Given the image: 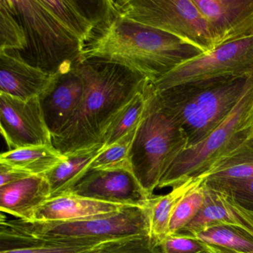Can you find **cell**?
Returning a JSON list of instances; mask_svg holds the SVG:
<instances>
[{
    "instance_id": "obj_1",
    "label": "cell",
    "mask_w": 253,
    "mask_h": 253,
    "mask_svg": "<svg viewBox=\"0 0 253 253\" xmlns=\"http://www.w3.org/2000/svg\"><path fill=\"white\" fill-rule=\"evenodd\" d=\"M204 52L169 34L127 20L110 8L83 44L84 59L121 65L155 84Z\"/></svg>"
},
{
    "instance_id": "obj_2",
    "label": "cell",
    "mask_w": 253,
    "mask_h": 253,
    "mask_svg": "<svg viewBox=\"0 0 253 253\" xmlns=\"http://www.w3.org/2000/svg\"><path fill=\"white\" fill-rule=\"evenodd\" d=\"M84 93L75 116L57 135L53 146L65 157L102 147L114 118L149 81L130 69L98 59L78 65Z\"/></svg>"
},
{
    "instance_id": "obj_3",
    "label": "cell",
    "mask_w": 253,
    "mask_h": 253,
    "mask_svg": "<svg viewBox=\"0 0 253 253\" xmlns=\"http://www.w3.org/2000/svg\"><path fill=\"white\" fill-rule=\"evenodd\" d=\"M253 75L188 83L155 91L161 109L183 131L187 148L192 147L207 138L227 118Z\"/></svg>"
},
{
    "instance_id": "obj_4",
    "label": "cell",
    "mask_w": 253,
    "mask_h": 253,
    "mask_svg": "<svg viewBox=\"0 0 253 253\" xmlns=\"http://www.w3.org/2000/svg\"><path fill=\"white\" fill-rule=\"evenodd\" d=\"M150 206L124 207L118 214L68 221L8 220L3 214L0 236L29 238L48 244L94 246L134 235H150Z\"/></svg>"
},
{
    "instance_id": "obj_5",
    "label": "cell",
    "mask_w": 253,
    "mask_h": 253,
    "mask_svg": "<svg viewBox=\"0 0 253 253\" xmlns=\"http://www.w3.org/2000/svg\"><path fill=\"white\" fill-rule=\"evenodd\" d=\"M7 2L23 27L27 42L21 52L7 53L52 75L69 72L84 60L82 43L41 0H7Z\"/></svg>"
},
{
    "instance_id": "obj_6",
    "label": "cell",
    "mask_w": 253,
    "mask_h": 253,
    "mask_svg": "<svg viewBox=\"0 0 253 253\" xmlns=\"http://www.w3.org/2000/svg\"><path fill=\"white\" fill-rule=\"evenodd\" d=\"M253 136V75L233 110L207 138L186 148L163 175L158 188H175L202 178L222 158Z\"/></svg>"
},
{
    "instance_id": "obj_7",
    "label": "cell",
    "mask_w": 253,
    "mask_h": 253,
    "mask_svg": "<svg viewBox=\"0 0 253 253\" xmlns=\"http://www.w3.org/2000/svg\"><path fill=\"white\" fill-rule=\"evenodd\" d=\"M186 148V137L161 109L152 84L146 113L129 155L133 173L149 196H153L163 175Z\"/></svg>"
},
{
    "instance_id": "obj_8",
    "label": "cell",
    "mask_w": 253,
    "mask_h": 253,
    "mask_svg": "<svg viewBox=\"0 0 253 253\" xmlns=\"http://www.w3.org/2000/svg\"><path fill=\"white\" fill-rule=\"evenodd\" d=\"M123 18L173 35L207 53L214 49L207 23L193 0H109Z\"/></svg>"
},
{
    "instance_id": "obj_9",
    "label": "cell",
    "mask_w": 253,
    "mask_h": 253,
    "mask_svg": "<svg viewBox=\"0 0 253 253\" xmlns=\"http://www.w3.org/2000/svg\"><path fill=\"white\" fill-rule=\"evenodd\" d=\"M253 74V37L220 45L177 66L153 84L157 91L188 83Z\"/></svg>"
},
{
    "instance_id": "obj_10",
    "label": "cell",
    "mask_w": 253,
    "mask_h": 253,
    "mask_svg": "<svg viewBox=\"0 0 253 253\" xmlns=\"http://www.w3.org/2000/svg\"><path fill=\"white\" fill-rule=\"evenodd\" d=\"M0 126L9 151L53 146L40 97L22 100L0 93Z\"/></svg>"
},
{
    "instance_id": "obj_11",
    "label": "cell",
    "mask_w": 253,
    "mask_h": 253,
    "mask_svg": "<svg viewBox=\"0 0 253 253\" xmlns=\"http://www.w3.org/2000/svg\"><path fill=\"white\" fill-rule=\"evenodd\" d=\"M69 193L100 202L125 207H148L152 196L131 170L90 169Z\"/></svg>"
},
{
    "instance_id": "obj_12",
    "label": "cell",
    "mask_w": 253,
    "mask_h": 253,
    "mask_svg": "<svg viewBox=\"0 0 253 253\" xmlns=\"http://www.w3.org/2000/svg\"><path fill=\"white\" fill-rule=\"evenodd\" d=\"M214 48L253 37V0H193Z\"/></svg>"
},
{
    "instance_id": "obj_13",
    "label": "cell",
    "mask_w": 253,
    "mask_h": 253,
    "mask_svg": "<svg viewBox=\"0 0 253 253\" xmlns=\"http://www.w3.org/2000/svg\"><path fill=\"white\" fill-rule=\"evenodd\" d=\"M77 66L69 72L57 75L52 85L40 97L44 118L52 137L70 122L82 100L84 82Z\"/></svg>"
},
{
    "instance_id": "obj_14",
    "label": "cell",
    "mask_w": 253,
    "mask_h": 253,
    "mask_svg": "<svg viewBox=\"0 0 253 253\" xmlns=\"http://www.w3.org/2000/svg\"><path fill=\"white\" fill-rule=\"evenodd\" d=\"M57 75L45 73L19 57L0 51V93L22 100L40 97Z\"/></svg>"
},
{
    "instance_id": "obj_15",
    "label": "cell",
    "mask_w": 253,
    "mask_h": 253,
    "mask_svg": "<svg viewBox=\"0 0 253 253\" xmlns=\"http://www.w3.org/2000/svg\"><path fill=\"white\" fill-rule=\"evenodd\" d=\"M205 187V201L195 218L178 233L193 236L212 226H237L253 235V216L226 194Z\"/></svg>"
},
{
    "instance_id": "obj_16",
    "label": "cell",
    "mask_w": 253,
    "mask_h": 253,
    "mask_svg": "<svg viewBox=\"0 0 253 253\" xmlns=\"http://www.w3.org/2000/svg\"><path fill=\"white\" fill-rule=\"evenodd\" d=\"M124 207L67 193L45 201L35 211L33 221L98 218L118 214Z\"/></svg>"
},
{
    "instance_id": "obj_17",
    "label": "cell",
    "mask_w": 253,
    "mask_h": 253,
    "mask_svg": "<svg viewBox=\"0 0 253 253\" xmlns=\"http://www.w3.org/2000/svg\"><path fill=\"white\" fill-rule=\"evenodd\" d=\"M41 2L82 45L109 9V0H41Z\"/></svg>"
},
{
    "instance_id": "obj_18",
    "label": "cell",
    "mask_w": 253,
    "mask_h": 253,
    "mask_svg": "<svg viewBox=\"0 0 253 253\" xmlns=\"http://www.w3.org/2000/svg\"><path fill=\"white\" fill-rule=\"evenodd\" d=\"M51 198L49 183L43 175H32L0 186V210L17 219L33 221L35 211Z\"/></svg>"
},
{
    "instance_id": "obj_19",
    "label": "cell",
    "mask_w": 253,
    "mask_h": 253,
    "mask_svg": "<svg viewBox=\"0 0 253 253\" xmlns=\"http://www.w3.org/2000/svg\"><path fill=\"white\" fill-rule=\"evenodd\" d=\"M102 147L74 154L43 174L51 188V198L69 193L90 169Z\"/></svg>"
},
{
    "instance_id": "obj_20",
    "label": "cell",
    "mask_w": 253,
    "mask_h": 253,
    "mask_svg": "<svg viewBox=\"0 0 253 253\" xmlns=\"http://www.w3.org/2000/svg\"><path fill=\"white\" fill-rule=\"evenodd\" d=\"M66 159L54 146L47 145L8 150L1 154L0 163L32 175H43Z\"/></svg>"
},
{
    "instance_id": "obj_21",
    "label": "cell",
    "mask_w": 253,
    "mask_h": 253,
    "mask_svg": "<svg viewBox=\"0 0 253 253\" xmlns=\"http://www.w3.org/2000/svg\"><path fill=\"white\" fill-rule=\"evenodd\" d=\"M152 88V83L148 82L120 111L106 131L101 149L137 130L144 118Z\"/></svg>"
},
{
    "instance_id": "obj_22",
    "label": "cell",
    "mask_w": 253,
    "mask_h": 253,
    "mask_svg": "<svg viewBox=\"0 0 253 253\" xmlns=\"http://www.w3.org/2000/svg\"><path fill=\"white\" fill-rule=\"evenodd\" d=\"M204 181V178L192 179L173 188L167 195H153L151 199L150 235L157 245L168 235L171 217L180 200L191 189Z\"/></svg>"
},
{
    "instance_id": "obj_23",
    "label": "cell",
    "mask_w": 253,
    "mask_h": 253,
    "mask_svg": "<svg viewBox=\"0 0 253 253\" xmlns=\"http://www.w3.org/2000/svg\"><path fill=\"white\" fill-rule=\"evenodd\" d=\"M253 177V136L219 161L202 178L239 180Z\"/></svg>"
},
{
    "instance_id": "obj_24",
    "label": "cell",
    "mask_w": 253,
    "mask_h": 253,
    "mask_svg": "<svg viewBox=\"0 0 253 253\" xmlns=\"http://www.w3.org/2000/svg\"><path fill=\"white\" fill-rule=\"evenodd\" d=\"M106 243L94 246H80L48 244L29 238L0 236V253H97Z\"/></svg>"
},
{
    "instance_id": "obj_25",
    "label": "cell",
    "mask_w": 253,
    "mask_h": 253,
    "mask_svg": "<svg viewBox=\"0 0 253 253\" xmlns=\"http://www.w3.org/2000/svg\"><path fill=\"white\" fill-rule=\"evenodd\" d=\"M192 237L209 245L240 253H252L253 252V235L237 226L229 225L212 226Z\"/></svg>"
},
{
    "instance_id": "obj_26",
    "label": "cell",
    "mask_w": 253,
    "mask_h": 253,
    "mask_svg": "<svg viewBox=\"0 0 253 253\" xmlns=\"http://www.w3.org/2000/svg\"><path fill=\"white\" fill-rule=\"evenodd\" d=\"M26 45L24 31L7 0H0V51L21 52Z\"/></svg>"
},
{
    "instance_id": "obj_27",
    "label": "cell",
    "mask_w": 253,
    "mask_h": 253,
    "mask_svg": "<svg viewBox=\"0 0 253 253\" xmlns=\"http://www.w3.org/2000/svg\"><path fill=\"white\" fill-rule=\"evenodd\" d=\"M204 183L197 185L180 200L171 217L168 235L178 233L198 215L205 201Z\"/></svg>"
},
{
    "instance_id": "obj_28",
    "label": "cell",
    "mask_w": 253,
    "mask_h": 253,
    "mask_svg": "<svg viewBox=\"0 0 253 253\" xmlns=\"http://www.w3.org/2000/svg\"><path fill=\"white\" fill-rule=\"evenodd\" d=\"M136 131L105 149H101L93 161L91 169H131L129 155Z\"/></svg>"
},
{
    "instance_id": "obj_29",
    "label": "cell",
    "mask_w": 253,
    "mask_h": 253,
    "mask_svg": "<svg viewBox=\"0 0 253 253\" xmlns=\"http://www.w3.org/2000/svg\"><path fill=\"white\" fill-rule=\"evenodd\" d=\"M207 187L226 194L253 216V177L239 180L204 179Z\"/></svg>"
},
{
    "instance_id": "obj_30",
    "label": "cell",
    "mask_w": 253,
    "mask_h": 253,
    "mask_svg": "<svg viewBox=\"0 0 253 253\" xmlns=\"http://www.w3.org/2000/svg\"><path fill=\"white\" fill-rule=\"evenodd\" d=\"M97 253H161V252L150 235H142L109 241Z\"/></svg>"
},
{
    "instance_id": "obj_31",
    "label": "cell",
    "mask_w": 253,
    "mask_h": 253,
    "mask_svg": "<svg viewBox=\"0 0 253 253\" xmlns=\"http://www.w3.org/2000/svg\"><path fill=\"white\" fill-rule=\"evenodd\" d=\"M161 253H204V243L184 234L168 235L158 244Z\"/></svg>"
},
{
    "instance_id": "obj_32",
    "label": "cell",
    "mask_w": 253,
    "mask_h": 253,
    "mask_svg": "<svg viewBox=\"0 0 253 253\" xmlns=\"http://www.w3.org/2000/svg\"><path fill=\"white\" fill-rule=\"evenodd\" d=\"M32 176L23 170L0 163V186L16 183Z\"/></svg>"
},
{
    "instance_id": "obj_33",
    "label": "cell",
    "mask_w": 253,
    "mask_h": 253,
    "mask_svg": "<svg viewBox=\"0 0 253 253\" xmlns=\"http://www.w3.org/2000/svg\"><path fill=\"white\" fill-rule=\"evenodd\" d=\"M204 248H205V253H244L240 252L234 251V250H229V249L222 248V247H215V246L209 245V244H204Z\"/></svg>"
},
{
    "instance_id": "obj_34",
    "label": "cell",
    "mask_w": 253,
    "mask_h": 253,
    "mask_svg": "<svg viewBox=\"0 0 253 253\" xmlns=\"http://www.w3.org/2000/svg\"></svg>"
}]
</instances>
